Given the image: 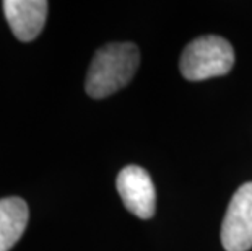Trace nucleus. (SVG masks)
<instances>
[{
  "label": "nucleus",
  "instance_id": "423d86ee",
  "mask_svg": "<svg viewBox=\"0 0 252 251\" xmlns=\"http://www.w3.org/2000/svg\"><path fill=\"white\" fill-rule=\"evenodd\" d=\"M28 206L20 197L0 199V251L12 250L28 223Z\"/></svg>",
  "mask_w": 252,
  "mask_h": 251
},
{
  "label": "nucleus",
  "instance_id": "20e7f679",
  "mask_svg": "<svg viewBox=\"0 0 252 251\" xmlns=\"http://www.w3.org/2000/svg\"><path fill=\"white\" fill-rule=\"evenodd\" d=\"M117 193L128 212L138 218H152L157 207V193L147 170L128 165L117 175Z\"/></svg>",
  "mask_w": 252,
  "mask_h": 251
},
{
  "label": "nucleus",
  "instance_id": "39448f33",
  "mask_svg": "<svg viewBox=\"0 0 252 251\" xmlns=\"http://www.w3.org/2000/svg\"><path fill=\"white\" fill-rule=\"evenodd\" d=\"M3 12L15 38L28 42L41 33L46 25V0H5Z\"/></svg>",
  "mask_w": 252,
  "mask_h": 251
},
{
  "label": "nucleus",
  "instance_id": "f03ea898",
  "mask_svg": "<svg viewBox=\"0 0 252 251\" xmlns=\"http://www.w3.org/2000/svg\"><path fill=\"white\" fill-rule=\"evenodd\" d=\"M234 51L221 36H200L182 51L179 69L182 77L198 82L212 77H221L233 69Z\"/></svg>",
  "mask_w": 252,
  "mask_h": 251
},
{
  "label": "nucleus",
  "instance_id": "f257e3e1",
  "mask_svg": "<svg viewBox=\"0 0 252 251\" xmlns=\"http://www.w3.org/2000/svg\"><path fill=\"white\" fill-rule=\"evenodd\" d=\"M140 52L133 42H111L96 51L88 69L85 90L91 98L101 100L119 92L135 75Z\"/></svg>",
  "mask_w": 252,
  "mask_h": 251
},
{
  "label": "nucleus",
  "instance_id": "7ed1b4c3",
  "mask_svg": "<svg viewBox=\"0 0 252 251\" xmlns=\"http://www.w3.org/2000/svg\"><path fill=\"white\" fill-rule=\"evenodd\" d=\"M221 243L226 251L252 248V183L236 191L221 225Z\"/></svg>",
  "mask_w": 252,
  "mask_h": 251
}]
</instances>
